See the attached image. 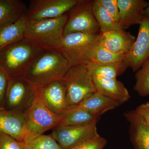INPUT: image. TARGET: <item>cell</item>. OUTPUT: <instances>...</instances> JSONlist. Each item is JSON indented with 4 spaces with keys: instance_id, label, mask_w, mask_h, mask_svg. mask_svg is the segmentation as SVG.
Masks as SVG:
<instances>
[{
    "instance_id": "obj_17",
    "label": "cell",
    "mask_w": 149,
    "mask_h": 149,
    "mask_svg": "<svg viewBox=\"0 0 149 149\" xmlns=\"http://www.w3.org/2000/svg\"><path fill=\"white\" fill-rule=\"evenodd\" d=\"M0 132L17 141H24V113L4 108L0 109Z\"/></svg>"
},
{
    "instance_id": "obj_2",
    "label": "cell",
    "mask_w": 149,
    "mask_h": 149,
    "mask_svg": "<svg viewBox=\"0 0 149 149\" xmlns=\"http://www.w3.org/2000/svg\"><path fill=\"white\" fill-rule=\"evenodd\" d=\"M68 17L65 14L56 18L27 19L24 37L43 50L57 51L61 45Z\"/></svg>"
},
{
    "instance_id": "obj_11",
    "label": "cell",
    "mask_w": 149,
    "mask_h": 149,
    "mask_svg": "<svg viewBox=\"0 0 149 149\" xmlns=\"http://www.w3.org/2000/svg\"><path fill=\"white\" fill-rule=\"evenodd\" d=\"M36 98L52 112L62 117L69 109L63 80L36 88Z\"/></svg>"
},
{
    "instance_id": "obj_12",
    "label": "cell",
    "mask_w": 149,
    "mask_h": 149,
    "mask_svg": "<svg viewBox=\"0 0 149 149\" xmlns=\"http://www.w3.org/2000/svg\"><path fill=\"white\" fill-rule=\"evenodd\" d=\"M139 25L138 36L125 59L128 67L134 72L139 70L149 58V18L143 17Z\"/></svg>"
},
{
    "instance_id": "obj_1",
    "label": "cell",
    "mask_w": 149,
    "mask_h": 149,
    "mask_svg": "<svg viewBox=\"0 0 149 149\" xmlns=\"http://www.w3.org/2000/svg\"><path fill=\"white\" fill-rule=\"evenodd\" d=\"M70 67L57 51L44 50L29 65L24 77L36 88L63 80Z\"/></svg>"
},
{
    "instance_id": "obj_5",
    "label": "cell",
    "mask_w": 149,
    "mask_h": 149,
    "mask_svg": "<svg viewBox=\"0 0 149 149\" xmlns=\"http://www.w3.org/2000/svg\"><path fill=\"white\" fill-rule=\"evenodd\" d=\"M69 107L77 105L91 94L96 92L93 77L85 64L70 67L63 79Z\"/></svg>"
},
{
    "instance_id": "obj_9",
    "label": "cell",
    "mask_w": 149,
    "mask_h": 149,
    "mask_svg": "<svg viewBox=\"0 0 149 149\" xmlns=\"http://www.w3.org/2000/svg\"><path fill=\"white\" fill-rule=\"evenodd\" d=\"M97 122L83 126L60 125L52 129L51 134L62 149H70L100 136L97 128Z\"/></svg>"
},
{
    "instance_id": "obj_20",
    "label": "cell",
    "mask_w": 149,
    "mask_h": 149,
    "mask_svg": "<svg viewBox=\"0 0 149 149\" xmlns=\"http://www.w3.org/2000/svg\"><path fill=\"white\" fill-rule=\"evenodd\" d=\"M27 14L15 22L0 25V50L24 37Z\"/></svg>"
},
{
    "instance_id": "obj_30",
    "label": "cell",
    "mask_w": 149,
    "mask_h": 149,
    "mask_svg": "<svg viewBox=\"0 0 149 149\" xmlns=\"http://www.w3.org/2000/svg\"><path fill=\"white\" fill-rule=\"evenodd\" d=\"M10 79L5 71L0 67V109L4 108L6 93Z\"/></svg>"
},
{
    "instance_id": "obj_29",
    "label": "cell",
    "mask_w": 149,
    "mask_h": 149,
    "mask_svg": "<svg viewBox=\"0 0 149 149\" xmlns=\"http://www.w3.org/2000/svg\"><path fill=\"white\" fill-rule=\"evenodd\" d=\"M98 1L103 6L113 20L119 22L120 14L117 0H98Z\"/></svg>"
},
{
    "instance_id": "obj_32",
    "label": "cell",
    "mask_w": 149,
    "mask_h": 149,
    "mask_svg": "<svg viewBox=\"0 0 149 149\" xmlns=\"http://www.w3.org/2000/svg\"><path fill=\"white\" fill-rule=\"evenodd\" d=\"M143 16L149 18V2L148 6L144 9L143 11Z\"/></svg>"
},
{
    "instance_id": "obj_4",
    "label": "cell",
    "mask_w": 149,
    "mask_h": 149,
    "mask_svg": "<svg viewBox=\"0 0 149 149\" xmlns=\"http://www.w3.org/2000/svg\"><path fill=\"white\" fill-rule=\"evenodd\" d=\"M24 116L26 143L60 125L62 120V117L52 112L37 98Z\"/></svg>"
},
{
    "instance_id": "obj_21",
    "label": "cell",
    "mask_w": 149,
    "mask_h": 149,
    "mask_svg": "<svg viewBox=\"0 0 149 149\" xmlns=\"http://www.w3.org/2000/svg\"><path fill=\"white\" fill-rule=\"evenodd\" d=\"M27 7L19 0H0V25L19 20L27 12Z\"/></svg>"
},
{
    "instance_id": "obj_13",
    "label": "cell",
    "mask_w": 149,
    "mask_h": 149,
    "mask_svg": "<svg viewBox=\"0 0 149 149\" xmlns=\"http://www.w3.org/2000/svg\"><path fill=\"white\" fill-rule=\"evenodd\" d=\"M124 116L130 123V139L134 149H149V126L135 110L126 112Z\"/></svg>"
},
{
    "instance_id": "obj_18",
    "label": "cell",
    "mask_w": 149,
    "mask_h": 149,
    "mask_svg": "<svg viewBox=\"0 0 149 149\" xmlns=\"http://www.w3.org/2000/svg\"><path fill=\"white\" fill-rule=\"evenodd\" d=\"M120 105L117 102L95 92L88 96L77 105L70 107L84 109L93 114L101 116L106 112L114 109Z\"/></svg>"
},
{
    "instance_id": "obj_25",
    "label": "cell",
    "mask_w": 149,
    "mask_h": 149,
    "mask_svg": "<svg viewBox=\"0 0 149 149\" xmlns=\"http://www.w3.org/2000/svg\"><path fill=\"white\" fill-rule=\"evenodd\" d=\"M135 78L136 83L133 90L141 97L149 96V58L136 71Z\"/></svg>"
},
{
    "instance_id": "obj_14",
    "label": "cell",
    "mask_w": 149,
    "mask_h": 149,
    "mask_svg": "<svg viewBox=\"0 0 149 149\" xmlns=\"http://www.w3.org/2000/svg\"><path fill=\"white\" fill-rule=\"evenodd\" d=\"M120 19L119 23L122 29L132 25L141 24L144 9L148 2L144 0H117Z\"/></svg>"
},
{
    "instance_id": "obj_24",
    "label": "cell",
    "mask_w": 149,
    "mask_h": 149,
    "mask_svg": "<svg viewBox=\"0 0 149 149\" xmlns=\"http://www.w3.org/2000/svg\"><path fill=\"white\" fill-rule=\"evenodd\" d=\"M92 10L101 33L122 29L119 22L113 20L98 0L93 1Z\"/></svg>"
},
{
    "instance_id": "obj_3",
    "label": "cell",
    "mask_w": 149,
    "mask_h": 149,
    "mask_svg": "<svg viewBox=\"0 0 149 149\" xmlns=\"http://www.w3.org/2000/svg\"><path fill=\"white\" fill-rule=\"evenodd\" d=\"M43 51L24 37L0 50V67L10 79L24 77L29 65Z\"/></svg>"
},
{
    "instance_id": "obj_15",
    "label": "cell",
    "mask_w": 149,
    "mask_h": 149,
    "mask_svg": "<svg viewBox=\"0 0 149 149\" xmlns=\"http://www.w3.org/2000/svg\"><path fill=\"white\" fill-rule=\"evenodd\" d=\"M96 92L105 96L120 105L128 102L130 95L124 84L116 78H105L93 76Z\"/></svg>"
},
{
    "instance_id": "obj_7",
    "label": "cell",
    "mask_w": 149,
    "mask_h": 149,
    "mask_svg": "<svg viewBox=\"0 0 149 149\" xmlns=\"http://www.w3.org/2000/svg\"><path fill=\"white\" fill-rule=\"evenodd\" d=\"M36 98V88L25 77L10 79L3 108L24 113L32 107Z\"/></svg>"
},
{
    "instance_id": "obj_10",
    "label": "cell",
    "mask_w": 149,
    "mask_h": 149,
    "mask_svg": "<svg viewBox=\"0 0 149 149\" xmlns=\"http://www.w3.org/2000/svg\"><path fill=\"white\" fill-rule=\"evenodd\" d=\"M79 0H31L27 7V19L40 20L56 18L74 8Z\"/></svg>"
},
{
    "instance_id": "obj_27",
    "label": "cell",
    "mask_w": 149,
    "mask_h": 149,
    "mask_svg": "<svg viewBox=\"0 0 149 149\" xmlns=\"http://www.w3.org/2000/svg\"><path fill=\"white\" fill-rule=\"evenodd\" d=\"M0 149H27L26 142L0 132Z\"/></svg>"
},
{
    "instance_id": "obj_19",
    "label": "cell",
    "mask_w": 149,
    "mask_h": 149,
    "mask_svg": "<svg viewBox=\"0 0 149 149\" xmlns=\"http://www.w3.org/2000/svg\"><path fill=\"white\" fill-rule=\"evenodd\" d=\"M99 41L93 44L86 52L84 57V64L88 62L107 64L125 61L126 54L112 52L101 45Z\"/></svg>"
},
{
    "instance_id": "obj_31",
    "label": "cell",
    "mask_w": 149,
    "mask_h": 149,
    "mask_svg": "<svg viewBox=\"0 0 149 149\" xmlns=\"http://www.w3.org/2000/svg\"><path fill=\"white\" fill-rule=\"evenodd\" d=\"M135 110L149 126V102L140 105Z\"/></svg>"
},
{
    "instance_id": "obj_8",
    "label": "cell",
    "mask_w": 149,
    "mask_h": 149,
    "mask_svg": "<svg viewBox=\"0 0 149 149\" xmlns=\"http://www.w3.org/2000/svg\"><path fill=\"white\" fill-rule=\"evenodd\" d=\"M93 1L79 0L70 11L63 35L75 32L101 33L92 10Z\"/></svg>"
},
{
    "instance_id": "obj_22",
    "label": "cell",
    "mask_w": 149,
    "mask_h": 149,
    "mask_svg": "<svg viewBox=\"0 0 149 149\" xmlns=\"http://www.w3.org/2000/svg\"><path fill=\"white\" fill-rule=\"evenodd\" d=\"M85 64L92 77L105 78H116L123 74L128 67L125 61L107 64H96L88 62Z\"/></svg>"
},
{
    "instance_id": "obj_16",
    "label": "cell",
    "mask_w": 149,
    "mask_h": 149,
    "mask_svg": "<svg viewBox=\"0 0 149 149\" xmlns=\"http://www.w3.org/2000/svg\"><path fill=\"white\" fill-rule=\"evenodd\" d=\"M136 40L130 32L120 29L102 33L99 43L112 52L127 55Z\"/></svg>"
},
{
    "instance_id": "obj_28",
    "label": "cell",
    "mask_w": 149,
    "mask_h": 149,
    "mask_svg": "<svg viewBox=\"0 0 149 149\" xmlns=\"http://www.w3.org/2000/svg\"><path fill=\"white\" fill-rule=\"evenodd\" d=\"M107 142L105 138L99 136L85 141L70 149H104Z\"/></svg>"
},
{
    "instance_id": "obj_23",
    "label": "cell",
    "mask_w": 149,
    "mask_h": 149,
    "mask_svg": "<svg viewBox=\"0 0 149 149\" xmlns=\"http://www.w3.org/2000/svg\"><path fill=\"white\" fill-rule=\"evenodd\" d=\"M101 116L90 112L74 107H69L68 110L62 116L60 125L66 126H83L98 121Z\"/></svg>"
},
{
    "instance_id": "obj_26",
    "label": "cell",
    "mask_w": 149,
    "mask_h": 149,
    "mask_svg": "<svg viewBox=\"0 0 149 149\" xmlns=\"http://www.w3.org/2000/svg\"><path fill=\"white\" fill-rule=\"evenodd\" d=\"M26 143L27 149H62L52 134H42Z\"/></svg>"
},
{
    "instance_id": "obj_6",
    "label": "cell",
    "mask_w": 149,
    "mask_h": 149,
    "mask_svg": "<svg viewBox=\"0 0 149 149\" xmlns=\"http://www.w3.org/2000/svg\"><path fill=\"white\" fill-rule=\"evenodd\" d=\"M102 33L75 32L65 35L56 51L66 59L70 67L84 64V57L89 48L98 41Z\"/></svg>"
}]
</instances>
